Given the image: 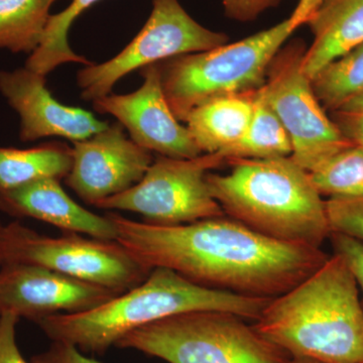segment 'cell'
<instances>
[{
	"instance_id": "obj_1",
	"label": "cell",
	"mask_w": 363,
	"mask_h": 363,
	"mask_svg": "<svg viewBox=\"0 0 363 363\" xmlns=\"http://www.w3.org/2000/svg\"><path fill=\"white\" fill-rule=\"evenodd\" d=\"M121 243L152 272L167 267L197 285L276 298L323 266L321 248L267 238L226 215L162 226L109 213Z\"/></svg>"
},
{
	"instance_id": "obj_2",
	"label": "cell",
	"mask_w": 363,
	"mask_h": 363,
	"mask_svg": "<svg viewBox=\"0 0 363 363\" xmlns=\"http://www.w3.org/2000/svg\"><path fill=\"white\" fill-rule=\"evenodd\" d=\"M253 327L292 357L363 363L359 289L335 253L292 290L272 298Z\"/></svg>"
},
{
	"instance_id": "obj_3",
	"label": "cell",
	"mask_w": 363,
	"mask_h": 363,
	"mask_svg": "<svg viewBox=\"0 0 363 363\" xmlns=\"http://www.w3.org/2000/svg\"><path fill=\"white\" fill-rule=\"evenodd\" d=\"M272 298L206 288L167 267H156L142 284L99 307L52 315L37 324L52 341L71 344L82 352L104 353L130 332L183 313L228 312L257 321Z\"/></svg>"
},
{
	"instance_id": "obj_4",
	"label": "cell",
	"mask_w": 363,
	"mask_h": 363,
	"mask_svg": "<svg viewBox=\"0 0 363 363\" xmlns=\"http://www.w3.org/2000/svg\"><path fill=\"white\" fill-rule=\"evenodd\" d=\"M227 174H208L224 214L272 240L321 248L331 234L326 201L292 157L227 161Z\"/></svg>"
},
{
	"instance_id": "obj_5",
	"label": "cell",
	"mask_w": 363,
	"mask_h": 363,
	"mask_svg": "<svg viewBox=\"0 0 363 363\" xmlns=\"http://www.w3.org/2000/svg\"><path fill=\"white\" fill-rule=\"evenodd\" d=\"M296 30L288 18L233 44L156 63L164 96L178 121H185L207 100L260 89L272 60Z\"/></svg>"
},
{
	"instance_id": "obj_6",
	"label": "cell",
	"mask_w": 363,
	"mask_h": 363,
	"mask_svg": "<svg viewBox=\"0 0 363 363\" xmlns=\"http://www.w3.org/2000/svg\"><path fill=\"white\" fill-rule=\"evenodd\" d=\"M116 347L168 363H292V357L233 313H183L135 329Z\"/></svg>"
},
{
	"instance_id": "obj_7",
	"label": "cell",
	"mask_w": 363,
	"mask_h": 363,
	"mask_svg": "<svg viewBox=\"0 0 363 363\" xmlns=\"http://www.w3.org/2000/svg\"><path fill=\"white\" fill-rule=\"evenodd\" d=\"M0 253L1 266L35 264L118 294L135 288L150 272L116 240L65 233L50 238L18 221L4 226Z\"/></svg>"
},
{
	"instance_id": "obj_8",
	"label": "cell",
	"mask_w": 363,
	"mask_h": 363,
	"mask_svg": "<svg viewBox=\"0 0 363 363\" xmlns=\"http://www.w3.org/2000/svg\"><path fill=\"white\" fill-rule=\"evenodd\" d=\"M306 50L302 40L284 45L269 67L262 92L290 136L291 157L311 173L353 143L315 95L311 79L303 69Z\"/></svg>"
},
{
	"instance_id": "obj_9",
	"label": "cell",
	"mask_w": 363,
	"mask_h": 363,
	"mask_svg": "<svg viewBox=\"0 0 363 363\" xmlns=\"http://www.w3.org/2000/svg\"><path fill=\"white\" fill-rule=\"evenodd\" d=\"M225 162L219 152L192 159L157 157L138 184L95 207L135 212L145 217L147 223L162 226L224 216L210 192L206 177Z\"/></svg>"
},
{
	"instance_id": "obj_10",
	"label": "cell",
	"mask_w": 363,
	"mask_h": 363,
	"mask_svg": "<svg viewBox=\"0 0 363 363\" xmlns=\"http://www.w3.org/2000/svg\"><path fill=\"white\" fill-rule=\"evenodd\" d=\"M228 35L196 21L179 0H152L149 20L116 57L78 72L81 97L94 101L111 93L124 76L138 69L180 56L209 51L228 44Z\"/></svg>"
},
{
	"instance_id": "obj_11",
	"label": "cell",
	"mask_w": 363,
	"mask_h": 363,
	"mask_svg": "<svg viewBox=\"0 0 363 363\" xmlns=\"http://www.w3.org/2000/svg\"><path fill=\"white\" fill-rule=\"evenodd\" d=\"M118 295L35 264L0 267V314L13 313L35 323L52 315L89 311Z\"/></svg>"
},
{
	"instance_id": "obj_12",
	"label": "cell",
	"mask_w": 363,
	"mask_h": 363,
	"mask_svg": "<svg viewBox=\"0 0 363 363\" xmlns=\"http://www.w3.org/2000/svg\"><path fill=\"white\" fill-rule=\"evenodd\" d=\"M143 85L128 94H111L93 101L95 111L111 114L143 149L174 159H192L203 152L187 126L182 125L164 96L157 64L140 69Z\"/></svg>"
},
{
	"instance_id": "obj_13",
	"label": "cell",
	"mask_w": 363,
	"mask_h": 363,
	"mask_svg": "<svg viewBox=\"0 0 363 363\" xmlns=\"http://www.w3.org/2000/svg\"><path fill=\"white\" fill-rule=\"evenodd\" d=\"M66 184L90 205L121 194L142 180L154 162L152 152L125 135L113 123L87 140L74 143Z\"/></svg>"
},
{
	"instance_id": "obj_14",
	"label": "cell",
	"mask_w": 363,
	"mask_h": 363,
	"mask_svg": "<svg viewBox=\"0 0 363 363\" xmlns=\"http://www.w3.org/2000/svg\"><path fill=\"white\" fill-rule=\"evenodd\" d=\"M0 93L20 116L21 142L51 136L81 142L109 126L85 109L60 104L48 90L45 76L26 67L0 71Z\"/></svg>"
},
{
	"instance_id": "obj_15",
	"label": "cell",
	"mask_w": 363,
	"mask_h": 363,
	"mask_svg": "<svg viewBox=\"0 0 363 363\" xmlns=\"http://www.w3.org/2000/svg\"><path fill=\"white\" fill-rule=\"evenodd\" d=\"M0 211L18 218L37 219L61 229L99 240H116V229L107 216H100L72 200L61 181L44 179L0 192Z\"/></svg>"
},
{
	"instance_id": "obj_16",
	"label": "cell",
	"mask_w": 363,
	"mask_h": 363,
	"mask_svg": "<svg viewBox=\"0 0 363 363\" xmlns=\"http://www.w3.org/2000/svg\"><path fill=\"white\" fill-rule=\"evenodd\" d=\"M313 35L303 69L310 79L363 43V0H324L308 21Z\"/></svg>"
},
{
	"instance_id": "obj_17",
	"label": "cell",
	"mask_w": 363,
	"mask_h": 363,
	"mask_svg": "<svg viewBox=\"0 0 363 363\" xmlns=\"http://www.w3.org/2000/svg\"><path fill=\"white\" fill-rule=\"evenodd\" d=\"M255 92L213 98L189 112L184 121L203 154L222 152L240 142L252 121Z\"/></svg>"
},
{
	"instance_id": "obj_18",
	"label": "cell",
	"mask_w": 363,
	"mask_h": 363,
	"mask_svg": "<svg viewBox=\"0 0 363 363\" xmlns=\"http://www.w3.org/2000/svg\"><path fill=\"white\" fill-rule=\"evenodd\" d=\"M73 150L52 142L30 147H0V192L44 179L61 181L70 173Z\"/></svg>"
},
{
	"instance_id": "obj_19",
	"label": "cell",
	"mask_w": 363,
	"mask_h": 363,
	"mask_svg": "<svg viewBox=\"0 0 363 363\" xmlns=\"http://www.w3.org/2000/svg\"><path fill=\"white\" fill-rule=\"evenodd\" d=\"M293 147L283 124L267 104L262 88L257 90L252 121L241 140L219 152L227 161L235 159L269 160L291 157Z\"/></svg>"
},
{
	"instance_id": "obj_20",
	"label": "cell",
	"mask_w": 363,
	"mask_h": 363,
	"mask_svg": "<svg viewBox=\"0 0 363 363\" xmlns=\"http://www.w3.org/2000/svg\"><path fill=\"white\" fill-rule=\"evenodd\" d=\"M56 0H0V49L32 54L39 47Z\"/></svg>"
},
{
	"instance_id": "obj_21",
	"label": "cell",
	"mask_w": 363,
	"mask_h": 363,
	"mask_svg": "<svg viewBox=\"0 0 363 363\" xmlns=\"http://www.w3.org/2000/svg\"><path fill=\"white\" fill-rule=\"evenodd\" d=\"M311 81L318 100L330 113L363 96V43L327 64Z\"/></svg>"
},
{
	"instance_id": "obj_22",
	"label": "cell",
	"mask_w": 363,
	"mask_h": 363,
	"mask_svg": "<svg viewBox=\"0 0 363 363\" xmlns=\"http://www.w3.org/2000/svg\"><path fill=\"white\" fill-rule=\"evenodd\" d=\"M99 0H73L63 11L51 16L39 47L26 62V68L47 76L66 63L89 66L91 62L73 52L68 43V32L79 16Z\"/></svg>"
},
{
	"instance_id": "obj_23",
	"label": "cell",
	"mask_w": 363,
	"mask_h": 363,
	"mask_svg": "<svg viewBox=\"0 0 363 363\" xmlns=\"http://www.w3.org/2000/svg\"><path fill=\"white\" fill-rule=\"evenodd\" d=\"M320 195L328 198L363 195V147L353 145L309 173Z\"/></svg>"
},
{
	"instance_id": "obj_24",
	"label": "cell",
	"mask_w": 363,
	"mask_h": 363,
	"mask_svg": "<svg viewBox=\"0 0 363 363\" xmlns=\"http://www.w3.org/2000/svg\"><path fill=\"white\" fill-rule=\"evenodd\" d=\"M326 211L331 233L344 234L363 242V195L328 198Z\"/></svg>"
},
{
	"instance_id": "obj_25",
	"label": "cell",
	"mask_w": 363,
	"mask_h": 363,
	"mask_svg": "<svg viewBox=\"0 0 363 363\" xmlns=\"http://www.w3.org/2000/svg\"><path fill=\"white\" fill-rule=\"evenodd\" d=\"M330 117L346 138L363 147V96L331 112Z\"/></svg>"
},
{
	"instance_id": "obj_26",
	"label": "cell",
	"mask_w": 363,
	"mask_h": 363,
	"mask_svg": "<svg viewBox=\"0 0 363 363\" xmlns=\"http://www.w3.org/2000/svg\"><path fill=\"white\" fill-rule=\"evenodd\" d=\"M334 253L340 255L352 272L358 289L362 292L363 307V242L344 234L331 233L329 236Z\"/></svg>"
},
{
	"instance_id": "obj_27",
	"label": "cell",
	"mask_w": 363,
	"mask_h": 363,
	"mask_svg": "<svg viewBox=\"0 0 363 363\" xmlns=\"http://www.w3.org/2000/svg\"><path fill=\"white\" fill-rule=\"evenodd\" d=\"M283 0H222L224 13L238 23H252L269 9H274Z\"/></svg>"
},
{
	"instance_id": "obj_28",
	"label": "cell",
	"mask_w": 363,
	"mask_h": 363,
	"mask_svg": "<svg viewBox=\"0 0 363 363\" xmlns=\"http://www.w3.org/2000/svg\"><path fill=\"white\" fill-rule=\"evenodd\" d=\"M20 318L13 313L0 314V363H30L21 354L16 342V325Z\"/></svg>"
},
{
	"instance_id": "obj_29",
	"label": "cell",
	"mask_w": 363,
	"mask_h": 363,
	"mask_svg": "<svg viewBox=\"0 0 363 363\" xmlns=\"http://www.w3.org/2000/svg\"><path fill=\"white\" fill-rule=\"evenodd\" d=\"M30 363H100L86 357L82 351L71 344L52 341L49 350L35 355Z\"/></svg>"
},
{
	"instance_id": "obj_30",
	"label": "cell",
	"mask_w": 363,
	"mask_h": 363,
	"mask_svg": "<svg viewBox=\"0 0 363 363\" xmlns=\"http://www.w3.org/2000/svg\"><path fill=\"white\" fill-rule=\"evenodd\" d=\"M323 1L324 0H298L297 6L289 16L292 25L297 30L300 26L307 25Z\"/></svg>"
},
{
	"instance_id": "obj_31",
	"label": "cell",
	"mask_w": 363,
	"mask_h": 363,
	"mask_svg": "<svg viewBox=\"0 0 363 363\" xmlns=\"http://www.w3.org/2000/svg\"><path fill=\"white\" fill-rule=\"evenodd\" d=\"M292 363H322L317 360L311 359V358L306 357H292Z\"/></svg>"
},
{
	"instance_id": "obj_32",
	"label": "cell",
	"mask_w": 363,
	"mask_h": 363,
	"mask_svg": "<svg viewBox=\"0 0 363 363\" xmlns=\"http://www.w3.org/2000/svg\"><path fill=\"white\" fill-rule=\"evenodd\" d=\"M4 224L0 222V245H1V235H2V230H4ZM0 267H1V253H0Z\"/></svg>"
}]
</instances>
